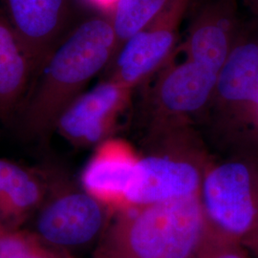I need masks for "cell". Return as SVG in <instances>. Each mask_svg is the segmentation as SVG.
<instances>
[{
  "mask_svg": "<svg viewBox=\"0 0 258 258\" xmlns=\"http://www.w3.org/2000/svg\"><path fill=\"white\" fill-rule=\"evenodd\" d=\"M156 126L158 143L140 156L127 208L199 197L210 166L202 153L184 138L179 122ZM126 208V209H127Z\"/></svg>",
  "mask_w": 258,
  "mask_h": 258,
  "instance_id": "3",
  "label": "cell"
},
{
  "mask_svg": "<svg viewBox=\"0 0 258 258\" xmlns=\"http://www.w3.org/2000/svg\"><path fill=\"white\" fill-rule=\"evenodd\" d=\"M257 72L258 45L247 43L232 48L218 73L211 103L249 101Z\"/></svg>",
  "mask_w": 258,
  "mask_h": 258,
  "instance_id": "14",
  "label": "cell"
},
{
  "mask_svg": "<svg viewBox=\"0 0 258 258\" xmlns=\"http://www.w3.org/2000/svg\"><path fill=\"white\" fill-rule=\"evenodd\" d=\"M253 2H254V4H255V5H257L258 6V0H253Z\"/></svg>",
  "mask_w": 258,
  "mask_h": 258,
  "instance_id": "20",
  "label": "cell"
},
{
  "mask_svg": "<svg viewBox=\"0 0 258 258\" xmlns=\"http://www.w3.org/2000/svg\"><path fill=\"white\" fill-rule=\"evenodd\" d=\"M47 189V169L30 168L0 158V223L8 230L21 229L36 214Z\"/></svg>",
  "mask_w": 258,
  "mask_h": 258,
  "instance_id": "12",
  "label": "cell"
},
{
  "mask_svg": "<svg viewBox=\"0 0 258 258\" xmlns=\"http://www.w3.org/2000/svg\"><path fill=\"white\" fill-rule=\"evenodd\" d=\"M199 198L216 239L258 256V180L249 166L235 161L210 165Z\"/></svg>",
  "mask_w": 258,
  "mask_h": 258,
  "instance_id": "4",
  "label": "cell"
},
{
  "mask_svg": "<svg viewBox=\"0 0 258 258\" xmlns=\"http://www.w3.org/2000/svg\"><path fill=\"white\" fill-rule=\"evenodd\" d=\"M192 0H171L161 13L121 45L111 61L109 79L133 90L167 60Z\"/></svg>",
  "mask_w": 258,
  "mask_h": 258,
  "instance_id": "6",
  "label": "cell"
},
{
  "mask_svg": "<svg viewBox=\"0 0 258 258\" xmlns=\"http://www.w3.org/2000/svg\"><path fill=\"white\" fill-rule=\"evenodd\" d=\"M217 241L199 197L147 204L114 214L93 258H201Z\"/></svg>",
  "mask_w": 258,
  "mask_h": 258,
  "instance_id": "2",
  "label": "cell"
},
{
  "mask_svg": "<svg viewBox=\"0 0 258 258\" xmlns=\"http://www.w3.org/2000/svg\"><path fill=\"white\" fill-rule=\"evenodd\" d=\"M201 258H252V255L250 250L242 245L217 241Z\"/></svg>",
  "mask_w": 258,
  "mask_h": 258,
  "instance_id": "17",
  "label": "cell"
},
{
  "mask_svg": "<svg viewBox=\"0 0 258 258\" xmlns=\"http://www.w3.org/2000/svg\"><path fill=\"white\" fill-rule=\"evenodd\" d=\"M8 229L7 228H5L1 223H0V235L3 233V232H5V231H7Z\"/></svg>",
  "mask_w": 258,
  "mask_h": 258,
  "instance_id": "19",
  "label": "cell"
},
{
  "mask_svg": "<svg viewBox=\"0 0 258 258\" xmlns=\"http://www.w3.org/2000/svg\"><path fill=\"white\" fill-rule=\"evenodd\" d=\"M218 73L187 58L167 68L157 82L153 93L156 123L179 122L212 102Z\"/></svg>",
  "mask_w": 258,
  "mask_h": 258,
  "instance_id": "9",
  "label": "cell"
},
{
  "mask_svg": "<svg viewBox=\"0 0 258 258\" xmlns=\"http://www.w3.org/2000/svg\"><path fill=\"white\" fill-rule=\"evenodd\" d=\"M117 53V37L111 18L85 19L62 38L33 82L18 114L19 129L37 138L55 129L66 107Z\"/></svg>",
  "mask_w": 258,
  "mask_h": 258,
  "instance_id": "1",
  "label": "cell"
},
{
  "mask_svg": "<svg viewBox=\"0 0 258 258\" xmlns=\"http://www.w3.org/2000/svg\"><path fill=\"white\" fill-rule=\"evenodd\" d=\"M33 83L27 54L6 15H0V120L15 119Z\"/></svg>",
  "mask_w": 258,
  "mask_h": 258,
  "instance_id": "13",
  "label": "cell"
},
{
  "mask_svg": "<svg viewBox=\"0 0 258 258\" xmlns=\"http://www.w3.org/2000/svg\"><path fill=\"white\" fill-rule=\"evenodd\" d=\"M3 6L29 57L34 82L68 33L72 0H3Z\"/></svg>",
  "mask_w": 258,
  "mask_h": 258,
  "instance_id": "8",
  "label": "cell"
},
{
  "mask_svg": "<svg viewBox=\"0 0 258 258\" xmlns=\"http://www.w3.org/2000/svg\"><path fill=\"white\" fill-rule=\"evenodd\" d=\"M0 258H74L72 252L42 239L33 231L7 230L0 235Z\"/></svg>",
  "mask_w": 258,
  "mask_h": 258,
  "instance_id": "16",
  "label": "cell"
},
{
  "mask_svg": "<svg viewBox=\"0 0 258 258\" xmlns=\"http://www.w3.org/2000/svg\"><path fill=\"white\" fill-rule=\"evenodd\" d=\"M233 0H207L199 8L185 41L186 57L219 73L231 53Z\"/></svg>",
  "mask_w": 258,
  "mask_h": 258,
  "instance_id": "11",
  "label": "cell"
},
{
  "mask_svg": "<svg viewBox=\"0 0 258 258\" xmlns=\"http://www.w3.org/2000/svg\"><path fill=\"white\" fill-rule=\"evenodd\" d=\"M48 189L34 219V231L72 252L99 242L114 214L82 185L58 170L47 169Z\"/></svg>",
  "mask_w": 258,
  "mask_h": 258,
  "instance_id": "5",
  "label": "cell"
},
{
  "mask_svg": "<svg viewBox=\"0 0 258 258\" xmlns=\"http://www.w3.org/2000/svg\"><path fill=\"white\" fill-rule=\"evenodd\" d=\"M249 102H254L255 104L258 105V72L254 81V84L252 87V90L250 93V97H249Z\"/></svg>",
  "mask_w": 258,
  "mask_h": 258,
  "instance_id": "18",
  "label": "cell"
},
{
  "mask_svg": "<svg viewBox=\"0 0 258 258\" xmlns=\"http://www.w3.org/2000/svg\"><path fill=\"white\" fill-rule=\"evenodd\" d=\"M138 155L127 143L107 139L97 146L84 167L81 185L113 214L127 208Z\"/></svg>",
  "mask_w": 258,
  "mask_h": 258,
  "instance_id": "10",
  "label": "cell"
},
{
  "mask_svg": "<svg viewBox=\"0 0 258 258\" xmlns=\"http://www.w3.org/2000/svg\"><path fill=\"white\" fill-rule=\"evenodd\" d=\"M132 89L112 79L83 92L70 103L55 129L75 147L98 146L110 138Z\"/></svg>",
  "mask_w": 258,
  "mask_h": 258,
  "instance_id": "7",
  "label": "cell"
},
{
  "mask_svg": "<svg viewBox=\"0 0 258 258\" xmlns=\"http://www.w3.org/2000/svg\"><path fill=\"white\" fill-rule=\"evenodd\" d=\"M171 0H117L111 18L117 37V53L121 45L156 17ZM116 53V54H117Z\"/></svg>",
  "mask_w": 258,
  "mask_h": 258,
  "instance_id": "15",
  "label": "cell"
}]
</instances>
